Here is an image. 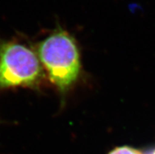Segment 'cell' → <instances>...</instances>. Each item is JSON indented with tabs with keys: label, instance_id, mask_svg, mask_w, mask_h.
<instances>
[{
	"label": "cell",
	"instance_id": "cell-1",
	"mask_svg": "<svg viewBox=\"0 0 155 154\" xmlns=\"http://www.w3.org/2000/svg\"><path fill=\"white\" fill-rule=\"evenodd\" d=\"M38 57L51 81L61 91L68 90L81 73L78 47L70 34L58 30L39 44Z\"/></svg>",
	"mask_w": 155,
	"mask_h": 154
},
{
	"label": "cell",
	"instance_id": "cell-2",
	"mask_svg": "<svg viewBox=\"0 0 155 154\" xmlns=\"http://www.w3.org/2000/svg\"><path fill=\"white\" fill-rule=\"evenodd\" d=\"M43 77L39 59L21 43L0 39V89L33 87Z\"/></svg>",
	"mask_w": 155,
	"mask_h": 154
},
{
	"label": "cell",
	"instance_id": "cell-3",
	"mask_svg": "<svg viewBox=\"0 0 155 154\" xmlns=\"http://www.w3.org/2000/svg\"><path fill=\"white\" fill-rule=\"evenodd\" d=\"M109 154H143V152L132 147L120 146L115 148Z\"/></svg>",
	"mask_w": 155,
	"mask_h": 154
},
{
	"label": "cell",
	"instance_id": "cell-4",
	"mask_svg": "<svg viewBox=\"0 0 155 154\" xmlns=\"http://www.w3.org/2000/svg\"><path fill=\"white\" fill-rule=\"evenodd\" d=\"M152 154H155V149L153 151V152H152Z\"/></svg>",
	"mask_w": 155,
	"mask_h": 154
}]
</instances>
